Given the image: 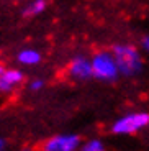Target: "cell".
Listing matches in <instances>:
<instances>
[{
    "label": "cell",
    "instance_id": "obj_11",
    "mask_svg": "<svg viewBox=\"0 0 149 151\" xmlns=\"http://www.w3.org/2000/svg\"><path fill=\"white\" fill-rule=\"evenodd\" d=\"M139 45H141V49L144 51V53H149V33H148V35H144V36L141 38Z\"/></svg>",
    "mask_w": 149,
    "mask_h": 151
},
{
    "label": "cell",
    "instance_id": "obj_8",
    "mask_svg": "<svg viewBox=\"0 0 149 151\" xmlns=\"http://www.w3.org/2000/svg\"><path fill=\"white\" fill-rule=\"evenodd\" d=\"M46 10V0H31L30 4L23 8V17H36Z\"/></svg>",
    "mask_w": 149,
    "mask_h": 151
},
{
    "label": "cell",
    "instance_id": "obj_6",
    "mask_svg": "<svg viewBox=\"0 0 149 151\" xmlns=\"http://www.w3.org/2000/svg\"><path fill=\"white\" fill-rule=\"evenodd\" d=\"M25 76L20 69H4L0 74V94H10L23 82Z\"/></svg>",
    "mask_w": 149,
    "mask_h": 151
},
{
    "label": "cell",
    "instance_id": "obj_3",
    "mask_svg": "<svg viewBox=\"0 0 149 151\" xmlns=\"http://www.w3.org/2000/svg\"><path fill=\"white\" fill-rule=\"evenodd\" d=\"M146 127H149V113L131 112L113 122L112 132L115 135H134L144 130Z\"/></svg>",
    "mask_w": 149,
    "mask_h": 151
},
{
    "label": "cell",
    "instance_id": "obj_10",
    "mask_svg": "<svg viewBox=\"0 0 149 151\" xmlns=\"http://www.w3.org/2000/svg\"><path fill=\"white\" fill-rule=\"evenodd\" d=\"M28 87H30L31 92H39V91H43V87H44V81L43 79H33V81H30Z\"/></svg>",
    "mask_w": 149,
    "mask_h": 151
},
{
    "label": "cell",
    "instance_id": "obj_4",
    "mask_svg": "<svg viewBox=\"0 0 149 151\" xmlns=\"http://www.w3.org/2000/svg\"><path fill=\"white\" fill-rule=\"evenodd\" d=\"M80 136L75 133H61L54 135L44 141L43 151H79L80 150Z\"/></svg>",
    "mask_w": 149,
    "mask_h": 151
},
{
    "label": "cell",
    "instance_id": "obj_9",
    "mask_svg": "<svg viewBox=\"0 0 149 151\" xmlns=\"http://www.w3.org/2000/svg\"><path fill=\"white\" fill-rule=\"evenodd\" d=\"M79 151H107V146H105V143L102 140L92 138V140H87L85 143L80 145Z\"/></svg>",
    "mask_w": 149,
    "mask_h": 151
},
{
    "label": "cell",
    "instance_id": "obj_12",
    "mask_svg": "<svg viewBox=\"0 0 149 151\" xmlns=\"http://www.w3.org/2000/svg\"><path fill=\"white\" fill-rule=\"evenodd\" d=\"M7 150V141L4 138H0V151H5Z\"/></svg>",
    "mask_w": 149,
    "mask_h": 151
},
{
    "label": "cell",
    "instance_id": "obj_1",
    "mask_svg": "<svg viewBox=\"0 0 149 151\" xmlns=\"http://www.w3.org/2000/svg\"><path fill=\"white\" fill-rule=\"evenodd\" d=\"M113 56L116 59L120 74L125 77H134L144 68L143 54L134 45H116L112 49Z\"/></svg>",
    "mask_w": 149,
    "mask_h": 151
},
{
    "label": "cell",
    "instance_id": "obj_13",
    "mask_svg": "<svg viewBox=\"0 0 149 151\" xmlns=\"http://www.w3.org/2000/svg\"><path fill=\"white\" fill-rule=\"evenodd\" d=\"M4 69H5V68H4V64H0V74L4 72Z\"/></svg>",
    "mask_w": 149,
    "mask_h": 151
},
{
    "label": "cell",
    "instance_id": "obj_2",
    "mask_svg": "<svg viewBox=\"0 0 149 151\" xmlns=\"http://www.w3.org/2000/svg\"><path fill=\"white\" fill-rule=\"evenodd\" d=\"M92 71L93 77L102 82H113L120 77V69L116 64V59L113 56V51H107L102 49L97 51L92 58Z\"/></svg>",
    "mask_w": 149,
    "mask_h": 151
},
{
    "label": "cell",
    "instance_id": "obj_5",
    "mask_svg": "<svg viewBox=\"0 0 149 151\" xmlns=\"http://www.w3.org/2000/svg\"><path fill=\"white\" fill-rule=\"evenodd\" d=\"M67 74L69 77L77 82H82V81H89L93 77V71H92V59L84 54H79L74 59L69 63L67 66Z\"/></svg>",
    "mask_w": 149,
    "mask_h": 151
},
{
    "label": "cell",
    "instance_id": "obj_7",
    "mask_svg": "<svg viewBox=\"0 0 149 151\" xmlns=\"http://www.w3.org/2000/svg\"><path fill=\"white\" fill-rule=\"evenodd\" d=\"M16 59H18V63L23 64V66H36V64L41 63L43 56H41V53H39L38 49L25 48V49H21V51L18 53Z\"/></svg>",
    "mask_w": 149,
    "mask_h": 151
}]
</instances>
